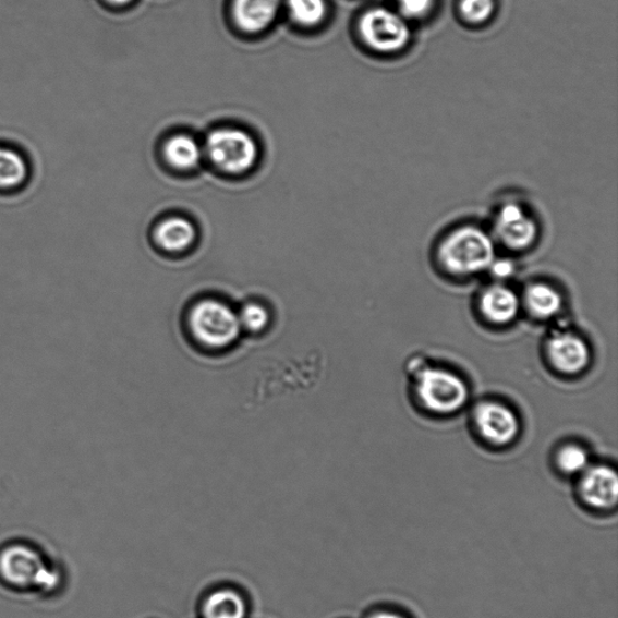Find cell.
<instances>
[{"mask_svg": "<svg viewBox=\"0 0 618 618\" xmlns=\"http://www.w3.org/2000/svg\"><path fill=\"white\" fill-rule=\"evenodd\" d=\"M0 582L9 590L47 594L59 589L61 575L36 546L19 542L0 547Z\"/></svg>", "mask_w": 618, "mask_h": 618, "instance_id": "6da1fadb", "label": "cell"}, {"mask_svg": "<svg viewBox=\"0 0 618 618\" xmlns=\"http://www.w3.org/2000/svg\"><path fill=\"white\" fill-rule=\"evenodd\" d=\"M438 258L451 275L474 276L496 260V246L487 232L476 227H463L447 235L438 250Z\"/></svg>", "mask_w": 618, "mask_h": 618, "instance_id": "7a4b0ae2", "label": "cell"}, {"mask_svg": "<svg viewBox=\"0 0 618 618\" xmlns=\"http://www.w3.org/2000/svg\"><path fill=\"white\" fill-rule=\"evenodd\" d=\"M187 327L195 342L215 351L232 346L242 332L239 313L218 299L194 303L187 314Z\"/></svg>", "mask_w": 618, "mask_h": 618, "instance_id": "3957f363", "label": "cell"}, {"mask_svg": "<svg viewBox=\"0 0 618 618\" xmlns=\"http://www.w3.org/2000/svg\"><path fill=\"white\" fill-rule=\"evenodd\" d=\"M415 395L423 407L437 414H451L464 407L469 389L451 371L432 367L419 359L411 364Z\"/></svg>", "mask_w": 618, "mask_h": 618, "instance_id": "277c9868", "label": "cell"}, {"mask_svg": "<svg viewBox=\"0 0 618 618\" xmlns=\"http://www.w3.org/2000/svg\"><path fill=\"white\" fill-rule=\"evenodd\" d=\"M363 40L380 53H396L408 47L411 29L407 19L387 8L366 11L359 24Z\"/></svg>", "mask_w": 618, "mask_h": 618, "instance_id": "5b68a950", "label": "cell"}, {"mask_svg": "<svg viewBox=\"0 0 618 618\" xmlns=\"http://www.w3.org/2000/svg\"><path fill=\"white\" fill-rule=\"evenodd\" d=\"M210 160L222 171L242 173L249 171L257 159L255 141L241 130H218L207 141Z\"/></svg>", "mask_w": 618, "mask_h": 618, "instance_id": "8992f818", "label": "cell"}, {"mask_svg": "<svg viewBox=\"0 0 618 618\" xmlns=\"http://www.w3.org/2000/svg\"><path fill=\"white\" fill-rule=\"evenodd\" d=\"M578 493L590 510L608 512L618 501V476L608 465H590L580 475Z\"/></svg>", "mask_w": 618, "mask_h": 618, "instance_id": "52a82bcc", "label": "cell"}, {"mask_svg": "<svg viewBox=\"0 0 618 618\" xmlns=\"http://www.w3.org/2000/svg\"><path fill=\"white\" fill-rule=\"evenodd\" d=\"M474 421L480 435L493 445L511 444L520 433L517 414L507 404L497 401L477 404Z\"/></svg>", "mask_w": 618, "mask_h": 618, "instance_id": "ba28073f", "label": "cell"}, {"mask_svg": "<svg viewBox=\"0 0 618 618\" xmlns=\"http://www.w3.org/2000/svg\"><path fill=\"white\" fill-rule=\"evenodd\" d=\"M548 362L558 373L578 375L591 361V352L580 336L567 330H556L548 336L545 346Z\"/></svg>", "mask_w": 618, "mask_h": 618, "instance_id": "9c48e42d", "label": "cell"}, {"mask_svg": "<svg viewBox=\"0 0 618 618\" xmlns=\"http://www.w3.org/2000/svg\"><path fill=\"white\" fill-rule=\"evenodd\" d=\"M537 223L524 208L517 204L504 205L496 220V233L500 242L511 251H524L537 238Z\"/></svg>", "mask_w": 618, "mask_h": 618, "instance_id": "30bf717a", "label": "cell"}, {"mask_svg": "<svg viewBox=\"0 0 618 618\" xmlns=\"http://www.w3.org/2000/svg\"><path fill=\"white\" fill-rule=\"evenodd\" d=\"M250 613L246 595L231 586L210 590L199 604L201 618H249Z\"/></svg>", "mask_w": 618, "mask_h": 618, "instance_id": "8fae6325", "label": "cell"}, {"mask_svg": "<svg viewBox=\"0 0 618 618\" xmlns=\"http://www.w3.org/2000/svg\"><path fill=\"white\" fill-rule=\"evenodd\" d=\"M521 302L516 292L505 286H490L482 292L480 311L489 323L505 325L519 314Z\"/></svg>", "mask_w": 618, "mask_h": 618, "instance_id": "7c38bea8", "label": "cell"}, {"mask_svg": "<svg viewBox=\"0 0 618 618\" xmlns=\"http://www.w3.org/2000/svg\"><path fill=\"white\" fill-rule=\"evenodd\" d=\"M279 5L280 0H234V19L243 31L260 32L272 24Z\"/></svg>", "mask_w": 618, "mask_h": 618, "instance_id": "4fadbf2b", "label": "cell"}, {"mask_svg": "<svg viewBox=\"0 0 618 618\" xmlns=\"http://www.w3.org/2000/svg\"><path fill=\"white\" fill-rule=\"evenodd\" d=\"M196 240L194 225L184 218H170L162 221L155 231V241L168 253H182Z\"/></svg>", "mask_w": 618, "mask_h": 618, "instance_id": "5bb4252c", "label": "cell"}, {"mask_svg": "<svg viewBox=\"0 0 618 618\" xmlns=\"http://www.w3.org/2000/svg\"><path fill=\"white\" fill-rule=\"evenodd\" d=\"M524 305L528 312L537 319H549L561 308L559 292L545 283H534L525 289Z\"/></svg>", "mask_w": 618, "mask_h": 618, "instance_id": "9a60e30c", "label": "cell"}, {"mask_svg": "<svg viewBox=\"0 0 618 618\" xmlns=\"http://www.w3.org/2000/svg\"><path fill=\"white\" fill-rule=\"evenodd\" d=\"M201 154L197 142L182 134L168 141L165 148L168 162L181 170H193L201 161Z\"/></svg>", "mask_w": 618, "mask_h": 618, "instance_id": "2e32d148", "label": "cell"}, {"mask_svg": "<svg viewBox=\"0 0 618 618\" xmlns=\"http://www.w3.org/2000/svg\"><path fill=\"white\" fill-rule=\"evenodd\" d=\"M28 167L24 156L0 146V189H15L25 183Z\"/></svg>", "mask_w": 618, "mask_h": 618, "instance_id": "e0dca14e", "label": "cell"}, {"mask_svg": "<svg viewBox=\"0 0 618 618\" xmlns=\"http://www.w3.org/2000/svg\"><path fill=\"white\" fill-rule=\"evenodd\" d=\"M290 15L302 26H316L327 16L325 0H288Z\"/></svg>", "mask_w": 618, "mask_h": 618, "instance_id": "ac0fdd59", "label": "cell"}, {"mask_svg": "<svg viewBox=\"0 0 618 618\" xmlns=\"http://www.w3.org/2000/svg\"><path fill=\"white\" fill-rule=\"evenodd\" d=\"M556 463L566 475H581L590 466V457L586 449L578 445H567L557 453Z\"/></svg>", "mask_w": 618, "mask_h": 618, "instance_id": "d6986e66", "label": "cell"}, {"mask_svg": "<svg viewBox=\"0 0 618 618\" xmlns=\"http://www.w3.org/2000/svg\"><path fill=\"white\" fill-rule=\"evenodd\" d=\"M242 330L258 334L267 329L271 316L268 310L258 302H249L239 313Z\"/></svg>", "mask_w": 618, "mask_h": 618, "instance_id": "ffe728a7", "label": "cell"}, {"mask_svg": "<svg viewBox=\"0 0 618 618\" xmlns=\"http://www.w3.org/2000/svg\"><path fill=\"white\" fill-rule=\"evenodd\" d=\"M496 9L494 0H460V14L469 24L481 25L487 22Z\"/></svg>", "mask_w": 618, "mask_h": 618, "instance_id": "44dd1931", "label": "cell"}, {"mask_svg": "<svg viewBox=\"0 0 618 618\" xmlns=\"http://www.w3.org/2000/svg\"><path fill=\"white\" fill-rule=\"evenodd\" d=\"M435 0H398L400 14L404 19H422L431 13Z\"/></svg>", "mask_w": 618, "mask_h": 618, "instance_id": "7402d4cb", "label": "cell"}, {"mask_svg": "<svg viewBox=\"0 0 618 618\" xmlns=\"http://www.w3.org/2000/svg\"><path fill=\"white\" fill-rule=\"evenodd\" d=\"M489 268L492 274L498 278H508L513 274V265L507 260H494Z\"/></svg>", "mask_w": 618, "mask_h": 618, "instance_id": "603a6c76", "label": "cell"}, {"mask_svg": "<svg viewBox=\"0 0 618 618\" xmlns=\"http://www.w3.org/2000/svg\"><path fill=\"white\" fill-rule=\"evenodd\" d=\"M365 618H410L409 616L392 609H377L371 611Z\"/></svg>", "mask_w": 618, "mask_h": 618, "instance_id": "cb8c5ba5", "label": "cell"}, {"mask_svg": "<svg viewBox=\"0 0 618 618\" xmlns=\"http://www.w3.org/2000/svg\"><path fill=\"white\" fill-rule=\"evenodd\" d=\"M110 4L114 5H126L132 2V0H107Z\"/></svg>", "mask_w": 618, "mask_h": 618, "instance_id": "d4e9b609", "label": "cell"}]
</instances>
